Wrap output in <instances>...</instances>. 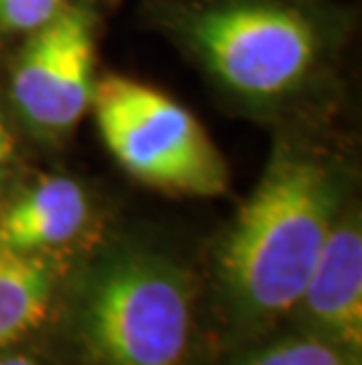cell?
<instances>
[{"label":"cell","mask_w":362,"mask_h":365,"mask_svg":"<svg viewBox=\"0 0 362 365\" xmlns=\"http://www.w3.org/2000/svg\"><path fill=\"white\" fill-rule=\"evenodd\" d=\"M191 309L186 271L151 252H120L85 287L80 330L104 365H181Z\"/></svg>","instance_id":"obj_3"},{"label":"cell","mask_w":362,"mask_h":365,"mask_svg":"<svg viewBox=\"0 0 362 365\" xmlns=\"http://www.w3.org/2000/svg\"><path fill=\"white\" fill-rule=\"evenodd\" d=\"M240 365H348V351L332 339L289 337L254 351Z\"/></svg>","instance_id":"obj_9"},{"label":"cell","mask_w":362,"mask_h":365,"mask_svg":"<svg viewBox=\"0 0 362 365\" xmlns=\"http://www.w3.org/2000/svg\"><path fill=\"white\" fill-rule=\"evenodd\" d=\"M55 294V271L43 257L0 245V349L45 321Z\"/></svg>","instance_id":"obj_8"},{"label":"cell","mask_w":362,"mask_h":365,"mask_svg":"<svg viewBox=\"0 0 362 365\" xmlns=\"http://www.w3.org/2000/svg\"><path fill=\"white\" fill-rule=\"evenodd\" d=\"M66 5V0H0V31L31 34L55 19Z\"/></svg>","instance_id":"obj_10"},{"label":"cell","mask_w":362,"mask_h":365,"mask_svg":"<svg viewBox=\"0 0 362 365\" xmlns=\"http://www.w3.org/2000/svg\"><path fill=\"white\" fill-rule=\"evenodd\" d=\"M90 210L87 193L75 180L43 177L0 207V245L43 257L82 234Z\"/></svg>","instance_id":"obj_7"},{"label":"cell","mask_w":362,"mask_h":365,"mask_svg":"<svg viewBox=\"0 0 362 365\" xmlns=\"http://www.w3.org/2000/svg\"><path fill=\"white\" fill-rule=\"evenodd\" d=\"M92 108L106 146L139 182L186 196H219L228 168L193 113L137 81L97 83Z\"/></svg>","instance_id":"obj_4"},{"label":"cell","mask_w":362,"mask_h":365,"mask_svg":"<svg viewBox=\"0 0 362 365\" xmlns=\"http://www.w3.org/2000/svg\"><path fill=\"white\" fill-rule=\"evenodd\" d=\"M0 365H38L31 356H21V354H14V356H5L0 359Z\"/></svg>","instance_id":"obj_12"},{"label":"cell","mask_w":362,"mask_h":365,"mask_svg":"<svg viewBox=\"0 0 362 365\" xmlns=\"http://www.w3.org/2000/svg\"><path fill=\"white\" fill-rule=\"evenodd\" d=\"M179 36L203 66L245 102L273 104L313 81L325 31L280 0H214L179 14Z\"/></svg>","instance_id":"obj_2"},{"label":"cell","mask_w":362,"mask_h":365,"mask_svg":"<svg viewBox=\"0 0 362 365\" xmlns=\"http://www.w3.org/2000/svg\"><path fill=\"white\" fill-rule=\"evenodd\" d=\"M12 151H14V142L10 135V128H7L5 115L0 111V182H3L7 165H10V160H12Z\"/></svg>","instance_id":"obj_11"},{"label":"cell","mask_w":362,"mask_h":365,"mask_svg":"<svg viewBox=\"0 0 362 365\" xmlns=\"http://www.w3.org/2000/svg\"><path fill=\"white\" fill-rule=\"evenodd\" d=\"M299 304L346 351L362 341V231L358 212L339 215L315 259Z\"/></svg>","instance_id":"obj_6"},{"label":"cell","mask_w":362,"mask_h":365,"mask_svg":"<svg viewBox=\"0 0 362 365\" xmlns=\"http://www.w3.org/2000/svg\"><path fill=\"white\" fill-rule=\"evenodd\" d=\"M346 184L334 163L280 149L219 250L230 304L247 318L299 307L308 276L341 215Z\"/></svg>","instance_id":"obj_1"},{"label":"cell","mask_w":362,"mask_h":365,"mask_svg":"<svg viewBox=\"0 0 362 365\" xmlns=\"http://www.w3.org/2000/svg\"><path fill=\"white\" fill-rule=\"evenodd\" d=\"M97 19L90 7L66 5L31 31L12 71V99L31 130L45 137L71 132L95 99Z\"/></svg>","instance_id":"obj_5"}]
</instances>
